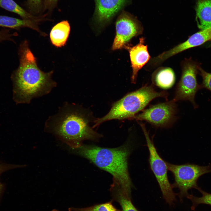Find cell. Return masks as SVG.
<instances>
[{
    "mask_svg": "<svg viewBox=\"0 0 211 211\" xmlns=\"http://www.w3.org/2000/svg\"><path fill=\"white\" fill-rule=\"evenodd\" d=\"M18 54L19 64L11 77L13 98L17 103H29L33 99L49 93L57 83L52 79V71L45 72L38 67L27 40L20 44Z\"/></svg>",
    "mask_w": 211,
    "mask_h": 211,
    "instance_id": "1",
    "label": "cell"
},
{
    "mask_svg": "<svg viewBox=\"0 0 211 211\" xmlns=\"http://www.w3.org/2000/svg\"><path fill=\"white\" fill-rule=\"evenodd\" d=\"M91 114L80 106L66 103L47 120L45 127L71 147L76 149L83 141H98L102 136L90 126Z\"/></svg>",
    "mask_w": 211,
    "mask_h": 211,
    "instance_id": "2",
    "label": "cell"
},
{
    "mask_svg": "<svg viewBox=\"0 0 211 211\" xmlns=\"http://www.w3.org/2000/svg\"><path fill=\"white\" fill-rule=\"evenodd\" d=\"M76 150L78 154L112 174L113 180L131 197L133 185L128 168V158L131 151L129 144L113 148L82 144Z\"/></svg>",
    "mask_w": 211,
    "mask_h": 211,
    "instance_id": "3",
    "label": "cell"
},
{
    "mask_svg": "<svg viewBox=\"0 0 211 211\" xmlns=\"http://www.w3.org/2000/svg\"><path fill=\"white\" fill-rule=\"evenodd\" d=\"M168 96L166 91L157 92L152 85H145L114 103L107 114L94 121L93 127L112 120L133 119L136 114L153 99L159 97L167 99Z\"/></svg>",
    "mask_w": 211,
    "mask_h": 211,
    "instance_id": "4",
    "label": "cell"
},
{
    "mask_svg": "<svg viewBox=\"0 0 211 211\" xmlns=\"http://www.w3.org/2000/svg\"><path fill=\"white\" fill-rule=\"evenodd\" d=\"M139 123L144 133L149 149V161L151 169L158 182L163 198L170 206L173 205L176 201V196L177 194L173 191L172 184L169 180L167 175L168 170L166 161L159 154L145 124Z\"/></svg>",
    "mask_w": 211,
    "mask_h": 211,
    "instance_id": "5",
    "label": "cell"
},
{
    "mask_svg": "<svg viewBox=\"0 0 211 211\" xmlns=\"http://www.w3.org/2000/svg\"><path fill=\"white\" fill-rule=\"evenodd\" d=\"M168 170L173 175L174 182L173 188H178L177 194L180 201L189 194L188 191L192 188L197 189L198 178L202 175L211 172V166H200L193 164H186L176 165L166 162Z\"/></svg>",
    "mask_w": 211,
    "mask_h": 211,
    "instance_id": "6",
    "label": "cell"
},
{
    "mask_svg": "<svg viewBox=\"0 0 211 211\" xmlns=\"http://www.w3.org/2000/svg\"><path fill=\"white\" fill-rule=\"evenodd\" d=\"M198 65L190 59L183 64L180 79L176 89L173 100L175 101L187 100L192 104L194 108L198 106L195 102V96L198 91L202 88L197 82L196 76L198 72Z\"/></svg>",
    "mask_w": 211,
    "mask_h": 211,
    "instance_id": "7",
    "label": "cell"
},
{
    "mask_svg": "<svg viewBox=\"0 0 211 211\" xmlns=\"http://www.w3.org/2000/svg\"><path fill=\"white\" fill-rule=\"evenodd\" d=\"M116 34L112 49L124 48L133 37L141 34L143 28L136 18L129 13L122 11L115 22Z\"/></svg>",
    "mask_w": 211,
    "mask_h": 211,
    "instance_id": "8",
    "label": "cell"
},
{
    "mask_svg": "<svg viewBox=\"0 0 211 211\" xmlns=\"http://www.w3.org/2000/svg\"><path fill=\"white\" fill-rule=\"evenodd\" d=\"M173 99L166 102L152 105L133 119L144 120L156 127H166L171 125L175 118L176 106Z\"/></svg>",
    "mask_w": 211,
    "mask_h": 211,
    "instance_id": "9",
    "label": "cell"
},
{
    "mask_svg": "<svg viewBox=\"0 0 211 211\" xmlns=\"http://www.w3.org/2000/svg\"><path fill=\"white\" fill-rule=\"evenodd\" d=\"M94 21L100 26L109 23L118 13L128 5L131 0H95Z\"/></svg>",
    "mask_w": 211,
    "mask_h": 211,
    "instance_id": "10",
    "label": "cell"
},
{
    "mask_svg": "<svg viewBox=\"0 0 211 211\" xmlns=\"http://www.w3.org/2000/svg\"><path fill=\"white\" fill-rule=\"evenodd\" d=\"M210 40H211V27L194 34L185 42L154 57V62L156 64L159 65L175 55L189 48L201 45Z\"/></svg>",
    "mask_w": 211,
    "mask_h": 211,
    "instance_id": "11",
    "label": "cell"
},
{
    "mask_svg": "<svg viewBox=\"0 0 211 211\" xmlns=\"http://www.w3.org/2000/svg\"><path fill=\"white\" fill-rule=\"evenodd\" d=\"M144 39H139V43L136 45L131 46L128 44L125 47L129 53L132 69L131 77V83L135 84L138 71L148 61L150 58L147 45H144Z\"/></svg>",
    "mask_w": 211,
    "mask_h": 211,
    "instance_id": "12",
    "label": "cell"
},
{
    "mask_svg": "<svg viewBox=\"0 0 211 211\" xmlns=\"http://www.w3.org/2000/svg\"><path fill=\"white\" fill-rule=\"evenodd\" d=\"M196 19L201 30L211 27V0H197Z\"/></svg>",
    "mask_w": 211,
    "mask_h": 211,
    "instance_id": "13",
    "label": "cell"
},
{
    "mask_svg": "<svg viewBox=\"0 0 211 211\" xmlns=\"http://www.w3.org/2000/svg\"><path fill=\"white\" fill-rule=\"evenodd\" d=\"M70 30L68 22L63 21L57 23L52 28L50 38L52 44L57 47L64 46L68 38Z\"/></svg>",
    "mask_w": 211,
    "mask_h": 211,
    "instance_id": "14",
    "label": "cell"
},
{
    "mask_svg": "<svg viewBox=\"0 0 211 211\" xmlns=\"http://www.w3.org/2000/svg\"><path fill=\"white\" fill-rule=\"evenodd\" d=\"M38 22L31 20L20 19L0 15V26L19 30L23 27H28L37 31L45 35L42 33L38 26Z\"/></svg>",
    "mask_w": 211,
    "mask_h": 211,
    "instance_id": "15",
    "label": "cell"
},
{
    "mask_svg": "<svg viewBox=\"0 0 211 211\" xmlns=\"http://www.w3.org/2000/svg\"><path fill=\"white\" fill-rule=\"evenodd\" d=\"M110 190L113 200L119 204L122 211H139L133 204L131 197L127 195L116 182L113 181Z\"/></svg>",
    "mask_w": 211,
    "mask_h": 211,
    "instance_id": "16",
    "label": "cell"
},
{
    "mask_svg": "<svg viewBox=\"0 0 211 211\" xmlns=\"http://www.w3.org/2000/svg\"><path fill=\"white\" fill-rule=\"evenodd\" d=\"M175 76L173 69L164 67L156 70L152 76V81L154 85L164 89L171 87L174 84Z\"/></svg>",
    "mask_w": 211,
    "mask_h": 211,
    "instance_id": "17",
    "label": "cell"
},
{
    "mask_svg": "<svg viewBox=\"0 0 211 211\" xmlns=\"http://www.w3.org/2000/svg\"><path fill=\"white\" fill-rule=\"evenodd\" d=\"M0 7L18 14L22 19L38 22L42 20V19L34 16L27 12L13 0H0Z\"/></svg>",
    "mask_w": 211,
    "mask_h": 211,
    "instance_id": "18",
    "label": "cell"
},
{
    "mask_svg": "<svg viewBox=\"0 0 211 211\" xmlns=\"http://www.w3.org/2000/svg\"><path fill=\"white\" fill-rule=\"evenodd\" d=\"M202 194L201 197H196L192 194H189L186 198L189 199L192 203L191 207L192 210H194L199 204H205L211 205V194L203 190L198 187L197 189Z\"/></svg>",
    "mask_w": 211,
    "mask_h": 211,
    "instance_id": "19",
    "label": "cell"
},
{
    "mask_svg": "<svg viewBox=\"0 0 211 211\" xmlns=\"http://www.w3.org/2000/svg\"><path fill=\"white\" fill-rule=\"evenodd\" d=\"M69 211H122L116 208L113 205L112 201L105 203L93 205L82 208L73 207L69 209Z\"/></svg>",
    "mask_w": 211,
    "mask_h": 211,
    "instance_id": "20",
    "label": "cell"
},
{
    "mask_svg": "<svg viewBox=\"0 0 211 211\" xmlns=\"http://www.w3.org/2000/svg\"><path fill=\"white\" fill-rule=\"evenodd\" d=\"M198 70L203 79L201 85L202 88H205L211 91V73L206 72L199 66Z\"/></svg>",
    "mask_w": 211,
    "mask_h": 211,
    "instance_id": "21",
    "label": "cell"
},
{
    "mask_svg": "<svg viewBox=\"0 0 211 211\" xmlns=\"http://www.w3.org/2000/svg\"><path fill=\"white\" fill-rule=\"evenodd\" d=\"M41 0H28L27 2L29 8L33 12L38 13L41 5Z\"/></svg>",
    "mask_w": 211,
    "mask_h": 211,
    "instance_id": "22",
    "label": "cell"
},
{
    "mask_svg": "<svg viewBox=\"0 0 211 211\" xmlns=\"http://www.w3.org/2000/svg\"><path fill=\"white\" fill-rule=\"evenodd\" d=\"M18 166H19L7 164L0 162V175L5 171ZM4 188V185L0 182V194L2 192Z\"/></svg>",
    "mask_w": 211,
    "mask_h": 211,
    "instance_id": "23",
    "label": "cell"
},
{
    "mask_svg": "<svg viewBox=\"0 0 211 211\" xmlns=\"http://www.w3.org/2000/svg\"><path fill=\"white\" fill-rule=\"evenodd\" d=\"M58 0H44V5L46 9H50L56 4Z\"/></svg>",
    "mask_w": 211,
    "mask_h": 211,
    "instance_id": "24",
    "label": "cell"
},
{
    "mask_svg": "<svg viewBox=\"0 0 211 211\" xmlns=\"http://www.w3.org/2000/svg\"><path fill=\"white\" fill-rule=\"evenodd\" d=\"M52 211H58V210H56V209H54L53 210H52Z\"/></svg>",
    "mask_w": 211,
    "mask_h": 211,
    "instance_id": "25",
    "label": "cell"
}]
</instances>
